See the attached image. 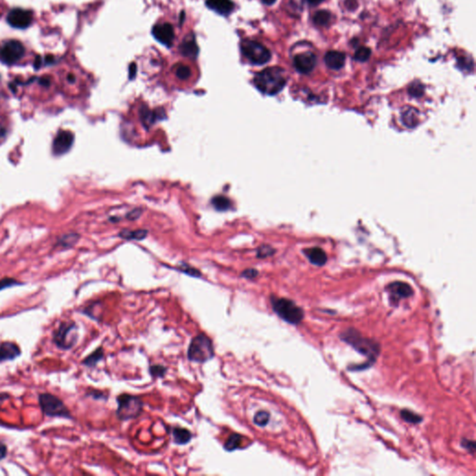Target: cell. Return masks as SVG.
<instances>
[{"instance_id":"obj_36","label":"cell","mask_w":476,"mask_h":476,"mask_svg":"<svg viewBox=\"0 0 476 476\" xmlns=\"http://www.w3.org/2000/svg\"><path fill=\"white\" fill-rule=\"evenodd\" d=\"M409 93L412 95V96H415V97H420L423 95V85L420 83H415L413 85H411L410 89H409Z\"/></svg>"},{"instance_id":"obj_27","label":"cell","mask_w":476,"mask_h":476,"mask_svg":"<svg viewBox=\"0 0 476 476\" xmlns=\"http://www.w3.org/2000/svg\"><path fill=\"white\" fill-rule=\"evenodd\" d=\"M401 418L407 422L408 423L411 424H419L423 422V418L422 416L418 415L416 414L414 412L410 411V410H408V409H403L401 411Z\"/></svg>"},{"instance_id":"obj_10","label":"cell","mask_w":476,"mask_h":476,"mask_svg":"<svg viewBox=\"0 0 476 476\" xmlns=\"http://www.w3.org/2000/svg\"><path fill=\"white\" fill-rule=\"evenodd\" d=\"M33 13L23 8H12L7 16V23L16 29H26L33 23Z\"/></svg>"},{"instance_id":"obj_19","label":"cell","mask_w":476,"mask_h":476,"mask_svg":"<svg viewBox=\"0 0 476 476\" xmlns=\"http://www.w3.org/2000/svg\"><path fill=\"white\" fill-rule=\"evenodd\" d=\"M172 431V435H173L174 443L176 445H179V446H184V445H187L191 441L192 439V432L185 429V428H182V427H173L171 429Z\"/></svg>"},{"instance_id":"obj_7","label":"cell","mask_w":476,"mask_h":476,"mask_svg":"<svg viewBox=\"0 0 476 476\" xmlns=\"http://www.w3.org/2000/svg\"><path fill=\"white\" fill-rule=\"evenodd\" d=\"M77 326L75 322H61L59 327L53 332V342L62 350H69L76 344L77 340Z\"/></svg>"},{"instance_id":"obj_40","label":"cell","mask_w":476,"mask_h":476,"mask_svg":"<svg viewBox=\"0 0 476 476\" xmlns=\"http://www.w3.org/2000/svg\"><path fill=\"white\" fill-rule=\"evenodd\" d=\"M345 6L350 10H355V8L358 7V2L357 0H346Z\"/></svg>"},{"instance_id":"obj_35","label":"cell","mask_w":476,"mask_h":476,"mask_svg":"<svg viewBox=\"0 0 476 476\" xmlns=\"http://www.w3.org/2000/svg\"><path fill=\"white\" fill-rule=\"evenodd\" d=\"M20 285H22V283L16 281V280L13 279V278H3V279L0 280V291H1L2 289L8 288V287L20 286Z\"/></svg>"},{"instance_id":"obj_23","label":"cell","mask_w":476,"mask_h":476,"mask_svg":"<svg viewBox=\"0 0 476 476\" xmlns=\"http://www.w3.org/2000/svg\"><path fill=\"white\" fill-rule=\"evenodd\" d=\"M241 442H242V436L239 433H232L224 444V449L228 452H233L236 449L241 448Z\"/></svg>"},{"instance_id":"obj_44","label":"cell","mask_w":476,"mask_h":476,"mask_svg":"<svg viewBox=\"0 0 476 476\" xmlns=\"http://www.w3.org/2000/svg\"><path fill=\"white\" fill-rule=\"evenodd\" d=\"M90 395H91L92 397L96 398V399H102V398H105L106 399L105 394L103 393H100V392H96V391H93L92 393H90Z\"/></svg>"},{"instance_id":"obj_43","label":"cell","mask_w":476,"mask_h":476,"mask_svg":"<svg viewBox=\"0 0 476 476\" xmlns=\"http://www.w3.org/2000/svg\"><path fill=\"white\" fill-rule=\"evenodd\" d=\"M136 65L135 63H132L130 66H129V78L130 79H133L135 77V75H136Z\"/></svg>"},{"instance_id":"obj_29","label":"cell","mask_w":476,"mask_h":476,"mask_svg":"<svg viewBox=\"0 0 476 476\" xmlns=\"http://www.w3.org/2000/svg\"><path fill=\"white\" fill-rule=\"evenodd\" d=\"M270 421V414L269 412L267 411H264V410H261L256 413V415L254 417L253 419V422L254 423L260 426V427H264L266 426L268 423Z\"/></svg>"},{"instance_id":"obj_11","label":"cell","mask_w":476,"mask_h":476,"mask_svg":"<svg viewBox=\"0 0 476 476\" xmlns=\"http://www.w3.org/2000/svg\"><path fill=\"white\" fill-rule=\"evenodd\" d=\"M74 134L69 130H61L54 138L53 144V154L55 156H61L72 148L74 144Z\"/></svg>"},{"instance_id":"obj_8","label":"cell","mask_w":476,"mask_h":476,"mask_svg":"<svg viewBox=\"0 0 476 476\" xmlns=\"http://www.w3.org/2000/svg\"><path fill=\"white\" fill-rule=\"evenodd\" d=\"M241 52L253 64L263 65L271 59L270 51L261 43L253 40H244L241 43Z\"/></svg>"},{"instance_id":"obj_21","label":"cell","mask_w":476,"mask_h":476,"mask_svg":"<svg viewBox=\"0 0 476 476\" xmlns=\"http://www.w3.org/2000/svg\"><path fill=\"white\" fill-rule=\"evenodd\" d=\"M159 111H151L148 108H143L141 110V119L146 127L151 126L155 122L161 119Z\"/></svg>"},{"instance_id":"obj_1","label":"cell","mask_w":476,"mask_h":476,"mask_svg":"<svg viewBox=\"0 0 476 476\" xmlns=\"http://www.w3.org/2000/svg\"><path fill=\"white\" fill-rule=\"evenodd\" d=\"M341 340H344L346 343L350 344L352 347L355 348L357 352L366 355L369 361L366 364H362L361 367H356L351 370H365L368 367H370L375 362L377 356L379 354V345L376 341L365 338L360 333L356 331L354 328H350L345 332L340 335Z\"/></svg>"},{"instance_id":"obj_47","label":"cell","mask_w":476,"mask_h":476,"mask_svg":"<svg viewBox=\"0 0 476 476\" xmlns=\"http://www.w3.org/2000/svg\"><path fill=\"white\" fill-rule=\"evenodd\" d=\"M67 79H68L70 82H75V80H76V77L73 76V75H69L68 77H67Z\"/></svg>"},{"instance_id":"obj_12","label":"cell","mask_w":476,"mask_h":476,"mask_svg":"<svg viewBox=\"0 0 476 476\" xmlns=\"http://www.w3.org/2000/svg\"><path fill=\"white\" fill-rule=\"evenodd\" d=\"M387 290L393 304H396L401 299L409 298L413 295L412 287L405 282H393L387 287Z\"/></svg>"},{"instance_id":"obj_3","label":"cell","mask_w":476,"mask_h":476,"mask_svg":"<svg viewBox=\"0 0 476 476\" xmlns=\"http://www.w3.org/2000/svg\"><path fill=\"white\" fill-rule=\"evenodd\" d=\"M215 355L213 342L209 336L200 333L190 342L187 357L191 362L203 364L212 360Z\"/></svg>"},{"instance_id":"obj_31","label":"cell","mask_w":476,"mask_h":476,"mask_svg":"<svg viewBox=\"0 0 476 476\" xmlns=\"http://www.w3.org/2000/svg\"><path fill=\"white\" fill-rule=\"evenodd\" d=\"M371 55V50L367 47H362L356 51L355 54V60L358 61H366L370 59Z\"/></svg>"},{"instance_id":"obj_30","label":"cell","mask_w":476,"mask_h":476,"mask_svg":"<svg viewBox=\"0 0 476 476\" xmlns=\"http://www.w3.org/2000/svg\"><path fill=\"white\" fill-rule=\"evenodd\" d=\"M149 373L154 379L164 378L166 373V368L162 365H152L149 368Z\"/></svg>"},{"instance_id":"obj_15","label":"cell","mask_w":476,"mask_h":476,"mask_svg":"<svg viewBox=\"0 0 476 476\" xmlns=\"http://www.w3.org/2000/svg\"><path fill=\"white\" fill-rule=\"evenodd\" d=\"M21 354V349L14 342L5 341L0 344V362L14 360Z\"/></svg>"},{"instance_id":"obj_33","label":"cell","mask_w":476,"mask_h":476,"mask_svg":"<svg viewBox=\"0 0 476 476\" xmlns=\"http://www.w3.org/2000/svg\"><path fill=\"white\" fill-rule=\"evenodd\" d=\"M178 270L188 274L190 276H194V277H200L201 276V272H199L197 269L192 267V266H189V265L185 264H181V267Z\"/></svg>"},{"instance_id":"obj_41","label":"cell","mask_w":476,"mask_h":476,"mask_svg":"<svg viewBox=\"0 0 476 476\" xmlns=\"http://www.w3.org/2000/svg\"><path fill=\"white\" fill-rule=\"evenodd\" d=\"M7 451H8L7 446L5 444H3L2 442H0V461H2L3 459L6 458Z\"/></svg>"},{"instance_id":"obj_20","label":"cell","mask_w":476,"mask_h":476,"mask_svg":"<svg viewBox=\"0 0 476 476\" xmlns=\"http://www.w3.org/2000/svg\"><path fill=\"white\" fill-rule=\"evenodd\" d=\"M304 253L306 254V256L308 257L309 261L313 264L322 266L326 263L327 258L325 255V251L322 249H319V248L308 249L304 251Z\"/></svg>"},{"instance_id":"obj_25","label":"cell","mask_w":476,"mask_h":476,"mask_svg":"<svg viewBox=\"0 0 476 476\" xmlns=\"http://www.w3.org/2000/svg\"><path fill=\"white\" fill-rule=\"evenodd\" d=\"M402 118H403L404 124L407 127L413 128L418 124V112L416 111L415 109L410 107L403 113Z\"/></svg>"},{"instance_id":"obj_2","label":"cell","mask_w":476,"mask_h":476,"mask_svg":"<svg viewBox=\"0 0 476 476\" xmlns=\"http://www.w3.org/2000/svg\"><path fill=\"white\" fill-rule=\"evenodd\" d=\"M287 79L284 70L280 67H270L258 73L254 84L258 90L267 95H275L284 89Z\"/></svg>"},{"instance_id":"obj_9","label":"cell","mask_w":476,"mask_h":476,"mask_svg":"<svg viewBox=\"0 0 476 476\" xmlns=\"http://www.w3.org/2000/svg\"><path fill=\"white\" fill-rule=\"evenodd\" d=\"M25 54V48L22 42L9 39L0 45V61L6 65H13L21 61Z\"/></svg>"},{"instance_id":"obj_39","label":"cell","mask_w":476,"mask_h":476,"mask_svg":"<svg viewBox=\"0 0 476 476\" xmlns=\"http://www.w3.org/2000/svg\"><path fill=\"white\" fill-rule=\"evenodd\" d=\"M259 274V272L255 269H247L242 272L241 276L247 279H254L256 278Z\"/></svg>"},{"instance_id":"obj_16","label":"cell","mask_w":476,"mask_h":476,"mask_svg":"<svg viewBox=\"0 0 476 476\" xmlns=\"http://www.w3.org/2000/svg\"><path fill=\"white\" fill-rule=\"evenodd\" d=\"M208 8L220 15H229L234 10V3L231 0H207Z\"/></svg>"},{"instance_id":"obj_42","label":"cell","mask_w":476,"mask_h":476,"mask_svg":"<svg viewBox=\"0 0 476 476\" xmlns=\"http://www.w3.org/2000/svg\"><path fill=\"white\" fill-rule=\"evenodd\" d=\"M141 214H142V212L140 210H134V211L130 212L127 217H128V219L133 220V219H138L141 216Z\"/></svg>"},{"instance_id":"obj_5","label":"cell","mask_w":476,"mask_h":476,"mask_svg":"<svg viewBox=\"0 0 476 476\" xmlns=\"http://www.w3.org/2000/svg\"><path fill=\"white\" fill-rule=\"evenodd\" d=\"M116 416L120 421L136 419L144 410V403L140 397L128 393H122L116 397Z\"/></svg>"},{"instance_id":"obj_28","label":"cell","mask_w":476,"mask_h":476,"mask_svg":"<svg viewBox=\"0 0 476 476\" xmlns=\"http://www.w3.org/2000/svg\"><path fill=\"white\" fill-rule=\"evenodd\" d=\"M331 20V14L327 10H320L314 16V22L317 25L325 26L327 25Z\"/></svg>"},{"instance_id":"obj_26","label":"cell","mask_w":476,"mask_h":476,"mask_svg":"<svg viewBox=\"0 0 476 476\" xmlns=\"http://www.w3.org/2000/svg\"><path fill=\"white\" fill-rule=\"evenodd\" d=\"M147 231L145 230H135V231H130V230H124L119 234V236L124 239H131V240H142L146 237Z\"/></svg>"},{"instance_id":"obj_17","label":"cell","mask_w":476,"mask_h":476,"mask_svg":"<svg viewBox=\"0 0 476 476\" xmlns=\"http://www.w3.org/2000/svg\"><path fill=\"white\" fill-rule=\"evenodd\" d=\"M325 65L333 70H340L344 66L345 54L340 52H328L325 55Z\"/></svg>"},{"instance_id":"obj_46","label":"cell","mask_w":476,"mask_h":476,"mask_svg":"<svg viewBox=\"0 0 476 476\" xmlns=\"http://www.w3.org/2000/svg\"><path fill=\"white\" fill-rule=\"evenodd\" d=\"M265 5H272L276 0H262Z\"/></svg>"},{"instance_id":"obj_34","label":"cell","mask_w":476,"mask_h":476,"mask_svg":"<svg viewBox=\"0 0 476 476\" xmlns=\"http://www.w3.org/2000/svg\"><path fill=\"white\" fill-rule=\"evenodd\" d=\"M273 253H274V250H273V249H272L271 247H269V246H263V247H261V248L258 249L257 257L261 258V259L267 258L269 257V256H272Z\"/></svg>"},{"instance_id":"obj_18","label":"cell","mask_w":476,"mask_h":476,"mask_svg":"<svg viewBox=\"0 0 476 476\" xmlns=\"http://www.w3.org/2000/svg\"><path fill=\"white\" fill-rule=\"evenodd\" d=\"M180 52L185 57L195 60L198 55V47L196 43L195 38H190V37L185 38L184 41L180 46Z\"/></svg>"},{"instance_id":"obj_37","label":"cell","mask_w":476,"mask_h":476,"mask_svg":"<svg viewBox=\"0 0 476 476\" xmlns=\"http://www.w3.org/2000/svg\"><path fill=\"white\" fill-rule=\"evenodd\" d=\"M461 446H463L464 448H466L469 452H471L472 454H475V452H476V443L474 441H471L468 439H463L461 441Z\"/></svg>"},{"instance_id":"obj_38","label":"cell","mask_w":476,"mask_h":476,"mask_svg":"<svg viewBox=\"0 0 476 476\" xmlns=\"http://www.w3.org/2000/svg\"><path fill=\"white\" fill-rule=\"evenodd\" d=\"M77 239H78V236L76 234H68L64 236V239L61 241V243L64 245V247H70L73 244H75Z\"/></svg>"},{"instance_id":"obj_13","label":"cell","mask_w":476,"mask_h":476,"mask_svg":"<svg viewBox=\"0 0 476 476\" xmlns=\"http://www.w3.org/2000/svg\"><path fill=\"white\" fill-rule=\"evenodd\" d=\"M153 35L155 38L163 45L170 47L173 43L175 34L173 26L169 23H159L154 26Z\"/></svg>"},{"instance_id":"obj_14","label":"cell","mask_w":476,"mask_h":476,"mask_svg":"<svg viewBox=\"0 0 476 476\" xmlns=\"http://www.w3.org/2000/svg\"><path fill=\"white\" fill-rule=\"evenodd\" d=\"M317 64V56L312 53L298 54L295 56L294 66L302 74H309Z\"/></svg>"},{"instance_id":"obj_32","label":"cell","mask_w":476,"mask_h":476,"mask_svg":"<svg viewBox=\"0 0 476 476\" xmlns=\"http://www.w3.org/2000/svg\"><path fill=\"white\" fill-rule=\"evenodd\" d=\"M176 76L182 80H186L191 76V69L186 65H179L176 68Z\"/></svg>"},{"instance_id":"obj_6","label":"cell","mask_w":476,"mask_h":476,"mask_svg":"<svg viewBox=\"0 0 476 476\" xmlns=\"http://www.w3.org/2000/svg\"><path fill=\"white\" fill-rule=\"evenodd\" d=\"M38 402L46 416L72 419V415L64 403L52 393H40L38 395Z\"/></svg>"},{"instance_id":"obj_45","label":"cell","mask_w":476,"mask_h":476,"mask_svg":"<svg viewBox=\"0 0 476 476\" xmlns=\"http://www.w3.org/2000/svg\"><path fill=\"white\" fill-rule=\"evenodd\" d=\"M305 1L307 4H309L311 6H317L319 4H321L322 2H324V0H303Z\"/></svg>"},{"instance_id":"obj_22","label":"cell","mask_w":476,"mask_h":476,"mask_svg":"<svg viewBox=\"0 0 476 476\" xmlns=\"http://www.w3.org/2000/svg\"><path fill=\"white\" fill-rule=\"evenodd\" d=\"M104 356H105V352H104V349L102 347H99L98 349H96L92 354L87 356L83 361H82V364L84 366L86 367H89V368H93L95 367L97 364L102 361L104 359Z\"/></svg>"},{"instance_id":"obj_24","label":"cell","mask_w":476,"mask_h":476,"mask_svg":"<svg viewBox=\"0 0 476 476\" xmlns=\"http://www.w3.org/2000/svg\"><path fill=\"white\" fill-rule=\"evenodd\" d=\"M212 206L219 212H226L232 208V202L229 198L223 196H217L212 200Z\"/></svg>"},{"instance_id":"obj_4","label":"cell","mask_w":476,"mask_h":476,"mask_svg":"<svg viewBox=\"0 0 476 476\" xmlns=\"http://www.w3.org/2000/svg\"><path fill=\"white\" fill-rule=\"evenodd\" d=\"M271 304L273 312L288 324L298 325L304 317L303 309L291 300L272 296L271 297Z\"/></svg>"}]
</instances>
